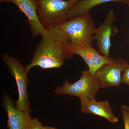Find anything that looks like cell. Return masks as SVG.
<instances>
[{"mask_svg": "<svg viewBox=\"0 0 129 129\" xmlns=\"http://www.w3.org/2000/svg\"><path fill=\"white\" fill-rule=\"evenodd\" d=\"M46 29L47 34L41 36L30 63L25 67L27 74L36 67L44 70L60 68L65 60L74 55L71 51V40L63 30L58 27Z\"/></svg>", "mask_w": 129, "mask_h": 129, "instance_id": "obj_1", "label": "cell"}, {"mask_svg": "<svg viewBox=\"0 0 129 129\" xmlns=\"http://www.w3.org/2000/svg\"><path fill=\"white\" fill-rule=\"evenodd\" d=\"M57 27L68 36L72 46H92L96 28L93 17L90 12L70 18Z\"/></svg>", "mask_w": 129, "mask_h": 129, "instance_id": "obj_2", "label": "cell"}, {"mask_svg": "<svg viewBox=\"0 0 129 129\" xmlns=\"http://www.w3.org/2000/svg\"><path fill=\"white\" fill-rule=\"evenodd\" d=\"M41 23L46 28L57 27L68 20L67 14L74 4L67 0H35Z\"/></svg>", "mask_w": 129, "mask_h": 129, "instance_id": "obj_3", "label": "cell"}, {"mask_svg": "<svg viewBox=\"0 0 129 129\" xmlns=\"http://www.w3.org/2000/svg\"><path fill=\"white\" fill-rule=\"evenodd\" d=\"M99 89L94 75L87 70L82 72L80 78L74 83L64 81L62 85L56 88L54 92L56 95L77 96L80 100L95 99Z\"/></svg>", "mask_w": 129, "mask_h": 129, "instance_id": "obj_4", "label": "cell"}, {"mask_svg": "<svg viewBox=\"0 0 129 129\" xmlns=\"http://www.w3.org/2000/svg\"><path fill=\"white\" fill-rule=\"evenodd\" d=\"M3 60L16 81L18 98L15 106L19 109L30 112L31 109L27 91L29 80L25 67L19 60L8 53L3 55Z\"/></svg>", "mask_w": 129, "mask_h": 129, "instance_id": "obj_5", "label": "cell"}, {"mask_svg": "<svg viewBox=\"0 0 129 129\" xmlns=\"http://www.w3.org/2000/svg\"><path fill=\"white\" fill-rule=\"evenodd\" d=\"M128 67L127 61L120 58H113L110 62L103 64L94 75L99 88L119 86L122 83V73Z\"/></svg>", "mask_w": 129, "mask_h": 129, "instance_id": "obj_6", "label": "cell"}, {"mask_svg": "<svg viewBox=\"0 0 129 129\" xmlns=\"http://www.w3.org/2000/svg\"><path fill=\"white\" fill-rule=\"evenodd\" d=\"M116 20L114 11L111 9L108 11L103 23L95 31L94 37L99 52L107 57H111V37L115 35L118 31L117 28L113 25Z\"/></svg>", "mask_w": 129, "mask_h": 129, "instance_id": "obj_7", "label": "cell"}, {"mask_svg": "<svg viewBox=\"0 0 129 129\" xmlns=\"http://www.w3.org/2000/svg\"><path fill=\"white\" fill-rule=\"evenodd\" d=\"M2 2L14 4L25 15L33 37L47 34V30L41 23L38 17L35 0H3Z\"/></svg>", "mask_w": 129, "mask_h": 129, "instance_id": "obj_8", "label": "cell"}, {"mask_svg": "<svg viewBox=\"0 0 129 129\" xmlns=\"http://www.w3.org/2000/svg\"><path fill=\"white\" fill-rule=\"evenodd\" d=\"M3 106L7 113L9 129H29L32 119L30 112L17 108L8 94L3 97Z\"/></svg>", "mask_w": 129, "mask_h": 129, "instance_id": "obj_9", "label": "cell"}, {"mask_svg": "<svg viewBox=\"0 0 129 129\" xmlns=\"http://www.w3.org/2000/svg\"><path fill=\"white\" fill-rule=\"evenodd\" d=\"M71 51L74 55H78L83 58L89 67V71L93 75L102 66L110 62L113 59L100 54L92 46L77 47L71 45Z\"/></svg>", "mask_w": 129, "mask_h": 129, "instance_id": "obj_10", "label": "cell"}, {"mask_svg": "<svg viewBox=\"0 0 129 129\" xmlns=\"http://www.w3.org/2000/svg\"><path fill=\"white\" fill-rule=\"evenodd\" d=\"M80 103L81 111L83 113L100 116L113 124L118 122V119L114 115L107 101H97L96 99H84L80 100Z\"/></svg>", "mask_w": 129, "mask_h": 129, "instance_id": "obj_11", "label": "cell"}, {"mask_svg": "<svg viewBox=\"0 0 129 129\" xmlns=\"http://www.w3.org/2000/svg\"><path fill=\"white\" fill-rule=\"evenodd\" d=\"M127 0H81L74 4L67 14L68 19L90 12V10L98 5L112 2H125Z\"/></svg>", "mask_w": 129, "mask_h": 129, "instance_id": "obj_12", "label": "cell"}, {"mask_svg": "<svg viewBox=\"0 0 129 129\" xmlns=\"http://www.w3.org/2000/svg\"><path fill=\"white\" fill-rule=\"evenodd\" d=\"M120 111L123 121L124 129H129V106L122 105L120 107Z\"/></svg>", "mask_w": 129, "mask_h": 129, "instance_id": "obj_13", "label": "cell"}, {"mask_svg": "<svg viewBox=\"0 0 129 129\" xmlns=\"http://www.w3.org/2000/svg\"><path fill=\"white\" fill-rule=\"evenodd\" d=\"M43 126L36 118L32 119L29 129H43Z\"/></svg>", "mask_w": 129, "mask_h": 129, "instance_id": "obj_14", "label": "cell"}, {"mask_svg": "<svg viewBox=\"0 0 129 129\" xmlns=\"http://www.w3.org/2000/svg\"><path fill=\"white\" fill-rule=\"evenodd\" d=\"M122 75V83H124L129 86V67L126 68Z\"/></svg>", "mask_w": 129, "mask_h": 129, "instance_id": "obj_15", "label": "cell"}, {"mask_svg": "<svg viewBox=\"0 0 129 129\" xmlns=\"http://www.w3.org/2000/svg\"><path fill=\"white\" fill-rule=\"evenodd\" d=\"M43 129H57L54 127H50L48 126H43Z\"/></svg>", "mask_w": 129, "mask_h": 129, "instance_id": "obj_16", "label": "cell"}, {"mask_svg": "<svg viewBox=\"0 0 129 129\" xmlns=\"http://www.w3.org/2000/svg\"><path fill=\"white\" fill-rule=\"evenodd\" d=\"M125 3H127V5H128L129 7V0H127V1H126L125 2Z\"/></svg>", "mask_w": 129, "mask_h": 129, "instance_id": "obj_17", "label": "cell"}, {"mask_svg": "<svg viewBox=\"0 0 129 129\" xmlns=\"http://www.w3.org/2000/svg\"><path fill=\"white\" fill-rule=\"evenodd\" d=\"M67 1H69L71 2L72 3H76L74 0H67Z\"/></svg>", "mask_w": 129, "mask_h": 129, "instance_id": "obj_18", "label": "cell"}, {"mask_svg": "<svg viewBox=\"0 0 129 129\" xmlns=\"http://www.w3.org/2000/svg\"><path fill=\"white\" fill-rule=\"evenodd\" d=\"M75 2H76L77 1H78V0H74Z\"/></svg>", "mask_w": 129, "mask_h": 129, "instance_id": "obj_19", "label": "cell"}, {"mask_svg": "<svg viewBox=\"0 0 129 129\" xmlns=\"http://www.w3.org/2000/svg\"><path fill=\"white\" fill-rule=\"evenodd\" d=\"M3 0H0V1H1V2H2V1Z\"/></svg>", "mask_w": 129, "mask_h": 129, "instance_id": "obj_20", "label": "cell"}]
</instances>
